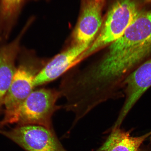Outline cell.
I'll return each instance as SVG.
<instances>
[{"instance_id":"cell-5","label":"cell","mask_w":151,"mask_h":151,"mask_svg":"<svg viewBox=\"0 0 151 151\" xmlns=\"http://www.w3.org/2000/svg\"><path fill=\"white\" fill-rule=\"evenodd\" d=\"M0 134L25 151H68L64 148L53 129L37 125H17Z\"/></svg>"},{"instance_id":"cell-10","label":"cell","mask_w":151,"mask_h":151,"mask_svg":"<svg viewBox=\"0 0 151 151\" xmlns=\"http://www.w3.org/2000/svg\"><path fill=\"white\" fill-rule=\"evenodd\" d=\"M151 135V132L141 136H131L130 132L120 127L112 128L103 144L96 151H148L143 144Z\"/></svg>"},{"instance_id":"cell-2","label":"cell","mask_w":151,"mask_h":151,"mask_svg":"<svg viewBox=\"0 0 151 151\" xmlns=\"http://www.w3.org/2000/svg\"><path fill=\"white\" fill-rule=\"evenodd\" d=\"M19 55V65L4 102L5 114L0 121V129L15 124L21 105L33 91L34 79L47 63L38 58L32 50L21 48Z\"/></svg>"},{"instance_id":"cell-7","label":"cell","mask_w":151,"mask_h":151,"mask_svg":"<svg viewBox=\"0 0 151 151\" xmlns=\"http://www.w3.org/2000/svg\"><path fill=\"white\" fill-rule=\"evenodd\" d=\"M151 86V57L132 72L123 86L124 101L116 121L122 124L130 111Z\"/></svg>"},{"instance_id":"cell-4","label":"cell","mask_w":151,"mask_h":151,"mask_svg":"<svg viewBox=\"0 0 151 151\" xmlns=\"http://www.w3.org/2000/svg\"><path fill=\"white\" fill-rule=\"evenodd\" d=\"M61 97L59 90L54 88L33 91L19 109L15 124L39 125L53 129L52 117L57 111L63 108L62 106L56 104Z\"/></svg>"},{"instance_id":"cell-6","label":"cell","mask_w":151,"mask_h":151,"mask_svg":"<svg viewBox=\"0 0 151 151\" xmlns=\"http://www.w3.org/2000/svg\"><path fill=\"white\" fill-rule=\"evenodd\" d=\"M106 0H81V11L73 35L72 45L92 43L102 25Z\"/></svg>"},{"instance_id":"cell-8","label":"cell","mask_w":151,"mask_h":151,"mask_svg":"<svg viewBox=\"0 0 151 151\" xmlns=\"http://www.w3.org/2000/svg\"><path fill=\"white\" fill-rule=\"evenodd\" d=\"M91 43L75 44L47 62L33 81L34 88L56 80L78 64L79 58Z\"/></svg>"},{"instance_id":"cell-1","label":"cell","mask_w":151,"mask_h":151,"mask_svg":"<svg viewBox=\"0 0 151 151\" xmlns=\"http://www.w3.org/2000/svg\"><path fill=\"white\" fill-rule=\"evenodd\" d=\"M151 56L150 10L139 12L122 36L110 45L101 59L92 64L91 72L106 89L119 92L127 77Z\"/></svg>"},{"instance_id":"cell-12","label":"cell","mask_w":151,"mask_h":151,"mask_svg":"<svg viewBox=\"0 0 151 151\" xmlns=\"http://www.w3.org/2000/svg\"><path fill=\"white\" fill-rule=\"evenodd\" d=\"M147 2L150 3L151 2V0H145Z\"/></svg>"},{"instance_id":"cell-3","label":"cell","mask_w":151,"mask_h":151,"mask_svg":"<svg viewBox=\"0 0 151 151\" xmlns=\"http://www.w3.org/2000/svg\"><path fill=\"white\" fill-rule=\"evenodd\" d=\"M136 0H116L111 6L97 37L80 58L82 62L120 38L139 13Z\"/></svg>"},{"instance_id":"cell-9","label":"cell","mask_w":151,"mask_h":151,"mask_svg":"<svg viewBox=\"0 0 151 151\" xmlns=\"http://www.w3.org/2000/svg\"><path fill=\"white\" fill-rule=\"evenodd\" d=\"M30 26L29 24H26L12 42H0V111L16 71L15 65L21 49V41Z\"/></svg>"},{"instance_id":"cell-11","label":"cell","mask_w":151,"mask_h":151,"mask_svg":"<svg viewBox=\"0 0 151 151\" xmlns=\"http://www.w3.org/2000/svg\"><path fill=\"white\" fill-rule=\"evenodd\" d=\"M26 0H0V28L13 29Z\"/></svg>"}]
</instances>
